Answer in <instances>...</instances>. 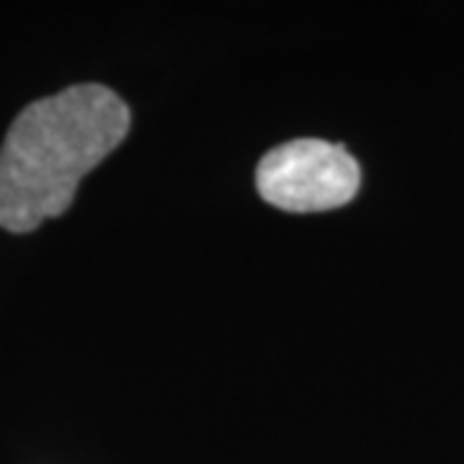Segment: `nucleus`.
Segmentation results:
<instances>
[{
	"label": "nucleus",
	"instance_id": "nucleus-1",
	"mask_svg": "<svg viewBox=\"0 0 464 464\" xmlns=\"http://www.w3.org/2000/svg\"><path fill=\"white\" fill-rule=\"evenodd\" d=\"M127 132L130 109L103 85H72L34 101L0 148V227L32 232L63 215L81 181Z\"/></svg>",
	"mask_w": 464,
	"mask_h": 464
},
{
	"label": "nucleus",
	"instance_id": "nucleus-2",
	"mask_svg": "<svg viewBox=\"0 0 464 464\" xmlns=\"http://www.w3.org/2000/svg\"><path fill=\"white\" fill-rule=\"evenodd\" d=\"M359 163L343 145L325 140H295L266 152L256 170L261 199L284 212H328L356 197Z\"/></svg>",
	"mask_w": 464,
	"mask_h": 464
}]
</instances>
